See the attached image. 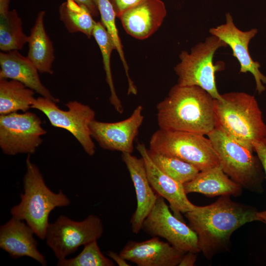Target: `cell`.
<instances>
[{"mask_svg":"<svg viewBox=\"0 0 266 266\" xmlns=\"http://www.w3.org/2000/svg\"><path fill=\"white\" fill-rule=\"evenodd\" d=\"M121 156L135 192L136 208L130 223L132 232L137 234L142 229L143 222L154 206L159 195L155 194L149 181L142 158H138L129 153H122Z\"/></svg>","mask_w":266,"mask_h":266,"instance_id":"16","label":"cell"},{"mask_svg":"<svg viewBox=\"0 0 266 266\" xmlns=\"http://www.w3.org/2000/svg\"><path fill=\"white\" fill-rule=\"evenodd\" d=\"M108 256L119 266H129L130 265L127 262V261L120 254H117L116 252L110 251L107 253Z\"/></svg>","mask_w":266,"mask_h":266,"instance_id":"33","label":"cell"},{"mask_svg":"<svg viewBox=\"0 0 266 266\" xmlns=\"http://www.w3.org/2000/svg\"><path fill=\"white\" fill-rule=\"evenodd\" d=\"M34 234L24 221L12 217L0 227V248L13 259L28 257L46 266L47 261L37 248Z\"/></svg>","mask_w":266,"mask_h":266,"instance_id":"18","label":"cell"},{"mask_svg":"<svg viewBox=\"0 0 266 266\" xmlns=\"http://www.w3.org/2000/svg\"><path fill=\"white\" fill-rule=\"evenodd\" d=\"M28 40L15 9L0 14V49L2 52L21 50Z\"/></svg>","mask_w":266,"mask_h":266,"instance_id":"24","label":"cell"},{"mask_svg":"<svg viewBox=\"0 0 266 266\" xmlns=\"http://www.w3.org/2000/svg\"><path fill=\"white\" fill-rule=\"evenodd\" d=\"M258 213L253 206L222 196L209 205L196 206L185 216L197 235L200 252L210 260L228 250L234 231L247 223L260 221Z\"/></svg>","mask_w":266,"mask_h":266,"instance_id":"1","label":"cell"},{"mask_svg":"<svg viewBox=\"0 0 266 266\" xmlns=\"http://www.w3.org/2000/svg\"><path fill=\"white\" fill-rule=\"evenodd\" d=\"M103 227L101 219L91 214L80 221L60 216L47 229L45 240L55 257L62 260L75 252L81 246L101 237Z\"/></svg>","mask_w":266,"mask_h":266,"instance_id":"8","label":"cell"},{"mask_svg":"<svg viewBox=\"0 0 266 266\" xmlns=\"http://www.w3.org/2000/svg\"><path fill=\"white\" fill-rule=\"evenodd\" d=\"M211 35L218 37L229 46L240 65L239 73L250 72L254 76L256 90L261 94L266 90V76L260 70L261 65L254 61L250 55L249 44L258 33L257 29L242 31L234 24L233 18L229 13L226 14V23L209 29Z\"/></svg>","mask_w":266,"mask_h":266,"instance_id":"12","label":"cell"},{"mask_svg":"<svg viewBox=\"0 0 266 266\" xmlns=\"http://www.w3.org/2000/svg\"><path fill=\"white\" fill-rule=\"evenodd\" d=\"M0 79L19 81L42 97L59 101L42 84L38 71L32 62L18 50L0 52Z\"/></svg>","mask_w":266,"mask_h":266,"instance_id":"19","label":"cell"},{"mask_svg":"<svg viewBox=\"0 0 266 266\" xmlns=\"http://www.w3.org/2000/svg\"><path fill=\"white\" fill-rule=\"evenodd\" d=\"M10 0H0V14L8 12Z\"/></svg>","mask_w":266,"mask_h":266,"instance_id":"34","label":"cell"},{"mask_svg":"<svg viewBox=\"0 0 266 266\" xmlns=\"http://www.w3.org/2000/svg\"><path fill=\"white\" fill-rule=\"evenodd\" d=\"M78 4L85 7L93 17H97L99 14L98 9L93 0H73Z\"/></svg>","mask_w":266,"mask_h":266,"instance_id":"31","label":"cell"},{"mask_svg":"<svg viewBox=\"0 0 266 266\" xmlns=\"http://www.w3.org/2000/svg\"><path fill=\"white\" fill-rule=\"evenodd\" d=\"M26 163L24 192L20 195V202L10 212L12 217L25 221L38 238L45 239L50 212L56 207L68 206L70 200L62 190L55 193L48 187L30 155Z\"/></svg>","mask_w":266,"mask_h":266,"instance_id":"4","label":"cell"},{"mask_svg":"<svg viewBox=\"0 0 266 266\" xmlns=\"http://www.w3.org/2000/svg\"><path fill=\"white\" fill-rule=\"evenodd\" d=\"M34 113L17 112L0 116V147L8 155L34 153L46 131Z\"/></svg>","mask_w":266,"mask_h":266,"instance_id":"10","label":"cell"},{"mask_svg":"<svg viewBox=\"0 0 266 266\" xmlns=\"http://www.w3.org/2000/svg\"><path fill=\"white\" fill-rule=\"evenodd\" d=\"M166 14L161 0H142L124 11L118 18L128 34L144 39L157 30Z\"/></svg>","mask_w":266,"mask_h":266,"instance_id":"17","label":"cell"},{"mask_svg":"<svg viewBox=\"0 0 266 266\" xmlns=\"http://www.w3.org/2000/svg\"><path fill=\"white\" fill-rule=\"evenodd\" d=\"M258 217L260 221L264 223L266 225V210L262 211H258Z\"/></svg>","mask_w":266,"mask_h":266,"instance_id":"35","label":"cell"},{"mask_svg":"<svg viewBox=\"0 0 266 266\" xmlns=\"http://www.w3.org/2000/svg\"><path fill=\"white\" fill-rule=\"evenodd\" d=\"M253 146L261 163L266 179V133L261 140L253 143Z\"/></svg>","mask_w":266,"mask_h":266,"instance_id":"29","label":"cell"},{"mask_svg":"<svg viewBox=\"0 0 266 266\" xmlns=\"http://www.w3.org/2000/svg\"><path fill=\"white\" fill-rule=\"evenodd\" d=\"M60 19L70 33L81 32L90 38L96 21L88 9L73 0H66L59 7Z\"/></svg>","mask_w":266,"mask_h":266,"instance_id":"23","label":"cell"},{"mask_svg":"<svg viewBox=\"0 0 266 266\" xmlns=\"http://www.w3.org/2000/svg\"><path fill=\"white\" fill-rule=\"evenodd\" d=\"M136 149L143 159L149 181L154 191L169 203L173 214L181 219V214L194 210L197 205L188 199L183 184L162 172L152 162L148 154V149L142 143H138Z\"/></svg>","mask_w":266,"mask_h":266,"instance_id":"15","label":"cell"},{"mask_svg":"<svg viewBox=\"0 0 266 266\" xmlns=\"http://www.w3.org/2000/svg\"><path fill=\"white\" fill-rule=\"evenodd\" d=\"M206 136L224 172L242 188L262 193L265 175L258 157L254 154V150L240 144L217 128Z\"/></svg>","mask_w":266,"mask_h":266,"instance_id":"5","label":"cell"},{"mask_svg":"<svg viewBox=\"0 0 266 266\" xmlns=\"http://www.w3.org/2000/svg\"><path fill=\"white\" fill-rule=\"evenodd\" d=\"M227 44L211 35L193 47L190 53L183 51L179 55L180 62L174 67L178 76V84L197 86L208 92L214 99H223L217 89L215 73L224 69L222 62L214 64L215 52Z\"/></svg>","mask_w":266,"mask_h":266,"instance_id":"6","label":"cell"},{"mask_svg":"<svg viewBox=\"0 0 266 266\" xmlns=\"http://www.w3.org/2000/svg\"><path fill=\"white\" fill-rule=\"evenodd\" d=\"M149 149L178 158L200 171L220 165L210 139L202 134L159 128L150 138Z\"/></svg>","mask_w":266,"mask_h":266,"instance_id":"7","label":"cell"},{"mask_svg":"<svg viewBox=\"0 0 266 266\" xmlns=\"http://www.w3.org/2000/svg\"><path fill=\"white\" fill-rule=\"evenodd\" d=\"M142 229L151 236L165 238L185 252H200L196 233L172 214L164 199L160 196L144 219Z\"/></svg>","mask_w":266,"mask_h":266,"instance_id":"11","label":"cell"},{"mask_svg":"<svg viewBox=\"0 0 266 266\" xmlns=\"http://www.w3.org/2000/svg\"><path fill=\"white\" fill-rule=\"evenodd\" d=\"M34 91L23 83L0 79V114L27 111L36 99Z\"/></svg>","mask_w":266,"mask_h":266,"instance_id":"22","label":"cell"},{"mask_svg":"<svg viewBox=\"0 0 266 266\" xmlns=\"http://www.w3.org/2000/svg\"><path fill=\"white\" fill-rule=\"evenodd\" d=\"M185 253L154 236L140 242L129 240L119 254L138 266H176Z\"/></svg>","mask_w":266,"mask_h":266,"instance_id":"14","label":"cell"},{"mask_svg":"<svg viewBox=\"0 0 266 266\" xmlns=\"http://www.w3.org/2000/svg\"><path fill=\"white\" fill-rule=\"evenodd\" d=\"M142 111L143 107L139 105L130 117L116 122L94 119L89 125L92 138L103 149L132 154L134 139L144 118Z\"/></svg>","mask_w":266,"mask_h":266,"instance_id":"13","label":"cell"},{"mask_svg":"<svg viewBox=\"0 0 266 266\" xmlns=\"http://www.w3.org/2000/svg\"><path fill=\"white\" fill-rule=\"evenodd\" d=\"M58 266H114L115 262L101 253L97 240L84 246L82 251L76 257L58 260Z\"/></svg>","mask_w":266,"mask_h":266,"instance_id":"28","label":"cell"},{"mask_svg":"<svg viewBox=\"0 0 266 266\" xmlns=\"http://www.w3.org/2000/svg\"><path fill=\"white\" fill-rule=\"evenodd\" d=\"M92 35L96 40L102 56L106 79L110 91V102L115 110L122 114L124 108L115 91L110 67V55L112 51L115 49L114 44L101 21L96 22Z\"/></svg>","mask_w":266,"mask_h":266,"instance_id":"25","label":"cell"},{"mask_svg":"<svg viewBox=\"0 0 266 266\" xmlns=\"http://www.w3.org/2000/svg\"><path fill=\"white\" fill-rule=\"evenodd\" d=\"M93 1L100 15L101 22L110 35L123 64L128 82V94L136 95L137 93V89L130 76L129 67L115 24L116 15L114 8L109 0H93Z\"/></svg>","mask_w":266,"mask_h":266,"instance_id":"27","label":"cell"},{"mask_svg":"<svg viewBox=\"0 0 266 266\" xmlns=\"http://www.w3.org/2000/svg\"><path fill=\"white\" fill-rule=\"evenodd\" d=\"M183 186L186 194L197 193L208 197H237L241 194L242 189L224 172L220 165L200 171L193 179Z\"/></svg>","mask_w":266,"mask_h":266,"instance_id":"20","label":"cell"},{"mask_svg":"<svg viewBox=\"0 0 266 266\" xmlns=\"http://www.w3.org/2000/svg\"><path fill=\"white\" fill-rule=\"evenodd\" d=\"M197 253L192 252H186L183 255L179 266H193L197 261Z\"/></svg>","mask_w":266,"mask_h":266,"instance_id":"32","label":"cell"},{"mask_svg":"<svg viewBox=\"0 0 266 266\" xmlns=\"http://www.w3.org/2000/svg\"><path fill=\"white\" fill-rule=\"evenodd\" d=\"M45 12L37 14L35 24L29 36V51L27 57L38 72L52 74V64L54 61V49L52 41L44 29L43 19Z\"/></svg>","mask_w":266,"mask_h":266,"instance_id":"21","label":"cell"},{"mask_svg":"<svg viewBox=\"0 0 266 266\" xmlns=\"http://www.w3.org/2000/svg\"><path fill=\"white\" fill-rule=\"evenodd\" d=\"M214 100L199 86L177 84L156 106L159 128L206 135L215 127Z\"/></svg>","mask_w":266,"mask_h":266,"instance_id":"2","label":"cell"},{"mask_svg":"<svg viewBox=\"0 0 266 266\" xmlns=\"http://www.w3.org/2000/svg\"><path fill=\"white\" fill-rule=\"evenodd\" d=\"M214 99L215 127L240 144L253 149V143L266 133V125L255 98L244 92H233Z\"/></svg>","mask_w":266,"mask_h":266,"instance_id":"3","label":"cell"},{"mask_svg":"<svg viewBox=\"0 0 266 266\" xmlns=\"http://www.w3.org/2000/svg\"><path fill=\"white\" fill-rule=\"evenodd\" d=\"M142 0H109L116 17L119 18L122 13L128 8L137 4Z\"/></svg>","mask_w":266,"mask_h":266,"instance_id":"30","label":"cell"},{"mask_svg":"<svg viewBox=\"0 0 266 266\" xmlns=\"http://www.w3.org/2000/svg\"><path fill=\"white\" fill-rule=\"evenodd\" d=\"M66 106L67 110H62L54 100L41 97L35 99L31 108L42 112L52 126L69 132L88 155H94L95 146L89 125L95 119L94 110L89 105L75 100L68 101Z\"/></svg>","mask_w":266,"mask_h":266,"instance_id":"9","label":"cell"},{"mask_svg":"<svg viewBox=\"0 0 266 266\" xmlns=\"http://www.w3.org/2000/svg\"><path fill=\"white\" fill-rule=\"evenodd\" d=\"M148 154L164 173L183 184L193 179L200 171L192 165L178 158L148 149Z\"/></svg>","mask_w":266,"mask_h":266,"instance_id":"26","label":"cell"}]
</instances>
